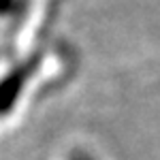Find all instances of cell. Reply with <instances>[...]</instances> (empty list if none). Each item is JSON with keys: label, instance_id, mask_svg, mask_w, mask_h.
<instances>
[{"label": "cell", "instance_id": "obj_1", "mask_svg": "<svg viewBox=\"0 0 160 160\" xmlns=\"http://www.w3.org/2000/svg\"><path fill=\"white\" fill-rule=\"evenodd\" d=\"M7 2H9V0H0V7H7Z\"/></svg>", "mask_w": 160, "mask_h": 160}, {"label": "cell", "instance_id": "obj_2", "mask_svg": "<svg viewBox=\"0 0 160 160\" xmlns=\"http://www.w3.org/2000/svg\"><path fill=\"white\" fill-rule=\"evenodd\" d=\"M77 160H88V158H77Z\"/></svg>", "mask_w": 160, "mask_h": 160}]
</instances>
